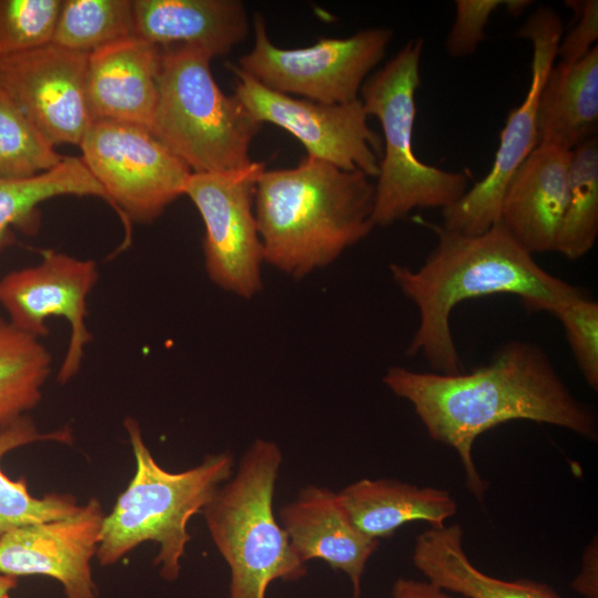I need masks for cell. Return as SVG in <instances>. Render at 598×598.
<instances>
[{"mask_svg":"<svg viewBox=\"0 0 598 598\" xmlns=\"http://www.w3.org/2000/svg\"><path fill=\"white\" fill-rule=\"evenodd\" d=\"M264 163L239 169L192 173L184 195L205 226L204 256L209 279L223 290L252 298L262 288L264 249L254 210Z\"/></svg>","mask_w":598,"mask_h":598,"instance_id":"cell-10","label":"cell"},{"mask_svg":"<svg viewBox=\"0 0 598 598\" xmlns=\"http://www.w3.org/2000/svg\"><path fill=\"white\" fill-rule=\"evenodd\" d=\"M504 0H456L455 20L445 47L451 58L472 54L485 39V27L492 13L504 7Z\"/></svg>","mask_w":598,"mask_h":598,"instance_id":"cell-31","label":"cell"},{"mask_svg":"<svg viewBox=\"0 0 598 598\" xmlns=\"http://www.w3.org/2000/svg\"><path fill=\"white\" fill-rule=\"evenodd\" d=\"M109 197L81 157L64 156L54 168L29 178H0V252L14 240L13 229L28 235L40 227V205L59 196Z\"/></svg>","mask_w":598,"mask_h":598,"instance_id":"cell-23","label":"cell"},{"mask_svg":"<svg viewBox=\"0 0 598 598\" xmlns=\"http://www.w3.org/2000/svg\"><path fill=\"white\" fill-rule=\"evenodd\" d=\"M279 518L303 563L320 559L343 571L352 582L353 594L360 595L365 565L380 542L352 525L338 493L308 485L280 509Z\"/></svg>","mask_w":598,"mask_h":598,"instance_id":"cell-18","label":"cell"},{"mask_svg":"<svg viewBox=\"0 0 598 598\" xmlns=\"http://www.w3.org/2000/svg\"><path fill=\"white\" fill-rule=\"evenodd\" d=\"M18 578L0 574V598H10L9 592L17 587Z\"/></svg>","mask_w":598,"mask_h":598,"instance_id":"cell-35","label":"cell"},{"mask_svg":"<svg viewBox=\"0 0 598 598\" xmlns=\"http://www.w3.org/2000/svg\"><path fill=\"white\" fill-rule=\"evenodd\" d=\"M200 50H161L158 96L151 131L192 173L239 169L262 124L239 100L225 94Z\"/></svg>","mask_w":598,"mask_h":598,"instance_id":"cell-7","label":"cell"},{"mask_svg":"<svg viewBox=\"0 0 598 598\" xmlns=\"http://www.w3.org/2000/svg\"><path fill=\"white\" fill-rule=\"evenodd\" d=\"M40 441L70 443L72 434L68 427L42 433L27 415L0 427V536L19 527L68 517L80 508L70 494L34 497L23 476L13 481L2 471L1 458L7 453Z\"/></svg>","mask_w":598,"mask_h":598,"instance_id":"cell-24","label":"cell"},{"mask_svg":"<svg viewBox=\"0 0 598 598\" xmlns=\"http://www.w3.org/2000/svg\"><path fill=\"white\" fill-rule=\"evenodd\" d=\"M281 462L275 442L256 440L236 475L203 511L210 537L230 569L228 598H266L274 580L295 581L307 574L306 563L274 514Z\"/></svg>","mask_w":598,"mask_h":598,"instance_id":"cell-5","label":"cell"},{"mask_svg":"<svg viewBox=\"0 0 598 598\" xmlns=\"http://www.w3.org/2000/svg\"><path fill=\"white\" fill-rule=\"evenodd\" d=\"M41 262L12 270L0 279V303L8 321L34 338L49 333L47 319L64 318L71 333L56 379L69 382L80 370L85 347L93 339L86 327L87 298L99 279L97 265L53 249Z\"/></svg>","mask_w":598,"mask_h":598,"instance_id":"cell-13","label":"cell"},{"mask_svg":"<svg viewBox=\"0 0 598 598\" xmlns=\"http://www.w3.org/2000/svg\"><path fill=\"white\" fill-rule=\"evenodd\" d=\"M51 372L52 357L40 339L0 318V427L38 405Z\"/></svg>","mask_w":598,"mask_h":598,"instance_id":"cell-25","label":"cell"},{"mask_svg":"<svg viewBox=\"0 0 598 598\" xmlns=\"http://www.w3.org/2000/svg\"><path fill=\"white\" fill-rule=\"evenodd\" d=\"M598 47L571 64L550 69L537 102L538 143L573 151L596 136Z\"/></svg>","mask_w":598,"mask_h":598,"instance_id":"cell-21","label":"cell"},{"mask_svg":"<svg viewBox=\"0 0 598 598\" xmlns=\"http://www.w3.org/2000/svg\"><path fill=\"white\" fill-rule=\"evenodd\" d=\"M391 598H453L450 592L430 581L398 578Z\"/></svg>","mask_w":598,"mask_h":598,"instance_id":"cell-34","label":"cell"},{"mask_svg":"<svg viewBox=\"0 0 598 598\" xmlns=\"http://www.w3.org/2000/svg\"><path fill=\"white\" fill-rule=\"evenodd\" d=\"M412 561L427 581L464 598H563L547 584L503 580L480 570L464 550L458 524L430 527L420 534Z\"/></svg>","mask_w":598,"mask_h":598,"instance_id":"cell-22","label":"cell"},{"mask_svg":"<svg viewBox=\"0 0 598 598\" xmlns=\"http://www.w3.org/2000/svg\"><path fill=\"white\" fill-rule=\"evenodd\" d=\"M374 195L361 171L310 156L296 167L264 169L254 196L264 261L293 278L327 267L374 227Z\"/></svg>","mask_w":598,"mask_h":598,"instance_id":"cell-3","label":"cell"},{"mask_svg":"<svg viewBox=\"0 0 598 598\" xmlns=\"http://www.w3.org/2000/svg\"><path fill=\"white\" fill-rule=\"evenodd\" d=\"M598 237V141L594 136L571 151L569 197L555 251L569 260L584 257Z\"/></svg>","mask_w":598,"mask_h":598,"instance_id":"cell-27","label":"cell"},{"mask_svg":"<svg viewBox=\"0 0 598 598\" xmlns=\"http://www.w3.org/2000/svg\"><path fill=\"white\" fill-rule=\"evenodd\" d=\"M124 427L135 472L105 514L95 557L100 565L111 566L141 544L153 542L159 548L154 565L164 579L173 581L190 540L187 524L230 478L234 458L227 452L212 454L192 468L172 473L155 461L135 419L127 416Z\"/></svg>","mask_w":598,"mask_h":598,"instance_id":"cell-4","label":"cell"},{"mask_svg":"<svg viewBox=\"0 0 598 598\" xmlns=\"http://www.w3.org/2000/svg\"><path fill=\"white\" fill-rule=\"evenodd\" d=\"M532 1L528 0H505L507 12L513 16H518L530 6Z\"/></svg>","mask_w":598,"mask_h":598,"instance_id":"cell-36","label":"cell"},{"mask_svg":"<svg viewBox=\"0 0 598 598\" xmlns=\"http://www.w3.org/2000/svg\"><path fill=\"white\" fill-rule=\"evenodd\" d=\"M62 0H0V56L52 43Z\"/></svg>","mask_w":598,"mask_h":598,"instance_id":"cell-29","label":"cell"},{"mask_svg":"<svg viewBox=\"0 0 598 598\" xmlns=\"http://www.w3.org/2000/svg\"><path fill=\"white\" fill-rule=\"evenodd\" d=\"M63 158L0 90V178L33 177L54 168Z\"/></svg>","mask_w":598,"mask_h":598,"instance_id":"cell-28","label":"cell"},{"mask_svg":"<svg viewBox=\"0 0 598 598\" xmlns=\"http://www.w3.org/2000/svg\"><path fill=\"white\" fill-rule=\"evenodd\" d=\"M87 58L54 43L0 56V90L55 147L79 146L93 122L86 100Z\"/></svg>","mask_w":598,"mask_h":598,"instance_id":"cell-14","label":"cell"},{"mask_svg":"<svg viewBox=\"0 0 598 598\" xmlns=\"http://www.w3.org/2000/svg\"><path fill=\"white\" fill-rule=\"evenodd\" d=\"M135 35L159 50L192 48L213 59L246 40L250 22L239 0H134Z\"/></svg>","mask_w":598,"mask_h":598,"instance_id":"cell-19","label":"cell"},{"mask_svg":"<svg viewBox=\"0 0 598 598\" xmlns=\"http://www.w3.org/2000/svg\"><path fill=\"white\" fill-rule=\"evenodd\" d=\"M384 384L409 401L432 440L454 448L466 486L480 501L487 483L474 461L473 445L484 432L514 420L567 429L596 441L597 419L535 344L509 341L491 361L471 372L443 374L390 367Z\"/></svg>","mask_w":598,"mask_h":598,"instance_id":"cell-1","label":"cell"},{"mask_svg":"<svg viewBox=\"0 0 598 598\" xmlns=\"http://www.w3.org/2000/svg\"><path fill=\"white\" fill-rule=\"evenodd\" d=\"M82 161L106 193L131 237V221L151 223L184 195L192 171L144 126L94 121L81 144Z\"/></svg>","mask_w":598,"mask_h":598,"instance_id":"cell-8","label":"cell"},{"mask_svg":"<svg viewBox=\"0 0 598 598\" xmlns=\"http://www.w3.org/2000/svg\"><path fill=\"white\" fill-rule=\"evenodd\" d=\"M135 37L134 1L63 0L52 43L91 54Z\"/></svg>","mask_w":598,"mask_h":598,"instance_id":"cell-26","label":"cell"},{"mask_svg":"<svg viewBox=\"0 0 598 598\" xmlns=\"http://www.w3.org/2000/svg\"><path fill=\"white\" fill-rule=\"evenodd\" d=\"M577 22L563 37L558 45L559 63L571 64L585 56L598 39V2L596 0L567 1Z\"/></svg>","mask_w":598,"mask_h":598,"instance_id":"cell-32","label":"cell"},{"mask_svg":"<svg viewBox=\"0 0 598 598\" xmlns=\"http://www.w3.org/2000/svg\"><path fill=\"white\" fill-rule=\"evenodd\" d=\"M554 316L561 322L576 363L587 382L598 388V303L587 296L575 299Z\"/></svg>","mask_w":598,"mask_h":598,"instance_id":"cell-30","label":"cell"},{"mask_svg":"<svg viewBox=\"0 0 598 598\" xmlns=\"http://www.w3.org/2000/svg\"><path fill=\"white\" fill-rule=\"evenodd\" d=\"M597 539L586 547L579 575L571 582L573 588L585 598H598Z\"/></svg>","mask_w":598,"mask_h":598,"instance_id":"cell-33","label":"cell"},{"mask_svg":"<svg viewBox=\"0 0 598 598\" xmlns=\"http://www.w3.org/2000/svg\"><path fill=\"white\" fill-rule=\"evenodd\" d=\"M235 76L234 95L261 124L270 123L296 137L307 156L341 169L379 173L382 138L369 126L360 99L344 104H323L270 90L227 63Z\"/></svg>","mask_w":598,"mask_h":598,"instance_id":"cell-11","label":"cell"},{"mask_svg":"<svg viewBox=\"0 0 598 598\" xmlns=\"http://www.w3.org/2000/svg\"><path fill=\"white\" fill-rule=\"evenodd\" d=\"M338 496L352 525L377 540L393 535L408 523L443 526L457 508L447 491L383 478L360 480Z\"/></svg>","mask_w":598,"mask_h":598,"instance_id":"cell-20","label":"cell"},{"mask_svg":"<svg viewBox=\"0 0 598 598\" xmlns=\"http://www.w3.org/2000/svg\"><path fill=\"white\" fill-rule=\"evenodd\" d=\"M105 513L95 497L74 514L16 528L0 536V574L58 580L66 598H96L91 561Z\"/></svg>","mask_w":598,"mask_h":598,"instance_id":"cell-15","label":"cell"},{"mask_svg":"<svg viewBox=\"0 0 598 598\" xmlns=\"http://www.w3.org/2000/svg\"><path fill=\"white\" fill-rule=\"evenodd\" d=\"M161 50L131 37L87 58L86 100L92 121L152 128L158 96Z\"/></svg>","mask_w":598,"mask_h":598,"instance_id":"cell-17","label":"cell"},{"mask_svg":"<svg viewBox=\"0 0 598 598\" xmlns=\"http://www.w3.org/2000/svg\"><path fill=\"white\" fill-rule=\"evenodd\" d=\"M564 23L550 7L543 6L526 20L515 37L533 45L532 79L523 103L511 111L487 175L453 205L442 209L443 227L463 235H480L499 219L505 186L538 144L537 102L542 86L557 58Z\"/></svg>","mask_w":598,"mask_h":598,"instance_id":"cell-12","label":"cell"},{"mask_svg":"<svg viewBox=\"0 0 598 598\" xmlns=\"http://www.w3.org/2000/svg\"><path fill=\"white\" fill-rule=\"evenodd\" d=\"M254 45L237 66L270 90L323 104L358 100L393 35L388 28H371L348 38H322L309 47L286 49L270 41L261 14L254 17Z\"/></svg>","mask_w":598,"mask_h":598,"instance_id":"cell-9","label":"cell"},{"mask_svg":"<svg viewBox=\"0 0 598 598\" xmlns=\"http://www.w3.org/2000/svg\"><path fill=\"white\" fill-rule=\"evenodd\" d=\"M424 40L408 41L360 90L367 115L381 124L382 155L375 186L372 221L390 226L415 208L444 209L468 190L470 175L421 162L413 151L415 94L421 84Z\"/></svg>","mask_w":598,"mask_h":598,"instance_id":"cell-6","label":"cell"},{"mask_svg":"<svg viewBox=\"0 0 598 598\" xmlns=\"http://www.w3.org/2000/svg\"><path fill=\"white\" fill-rule=\"evenodd\" d=\"M571 151L538 143L508 179L498 221L529 254L555 251L569 197Z\"/></svg>","mask_w":598,"mask_h":598,"instance_id":"cell-16","label":"cell"},{"mask_svg":"<svg viewBox=\"0 0 598 598\" xmlns=\"http://www.w3.org/2000/svg\"><path fill=\"white\" fill-rule=\"evenodd\" d=\"M352 598H360V595L359 594H353Z\"/></svg>","mask_w":598,"mask_h":598,"instance_id":"cell-37","label":"cell"},{"mask_svg":"<svg viewBox=\"0 0 598 598\" xmlns=\"http://www.w3.org/2000/svg\"><path fill=\"white\" fill-rule=\"evenodd\" d=\"M437 244L416 270L392 264L393 280L419 309L408 354L422 353L434 372L464 371L450 318L462 301L495 293L517 295L532 311L553 315L584 291L542 268L497 221L480 235H463L425 223Z\"/></svg>","mask_w":598,"mask_h":598,"instance_id":"cell-2","label":"cell"}]
</instances>
